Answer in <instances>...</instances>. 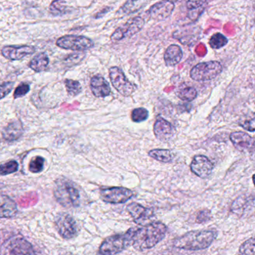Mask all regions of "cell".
I'll list each match as a JSON object with an SVG mask.
<instances>
[{
  "mask_svg": "<svg viewBox=\"0 0 255 255\" xmlns=\"http://www.w3.org/2000/svg\"><path fill=\"white\" fill-rule=\"evenodd\" d=\"M148 111L144 108L135 109L131 114V119L132 122L135 123L144 122L148 118Z\"/></svg>",
  "mask_w": 255,
  "mask_h": 255,
  "instance_id": "d6a6232c",
  "label": "cell"
},
{
  "mask_svg": "<svg viewBox=\"0 0 255 255\" xmlns=\"http://www.w3.org/2000/svg\"><path fill=\"white\" fill-rule=\"evenodd\" d=\"M48 56L45 53H41L39 54L36 55L33 59L31 60L29 63V68L33 70L35 72H42L47 69L49 65Z\"/></svg>",
  "mask_w": 255,
  "mask_h": 255,
  "instance_id": "d4e9b609",
  "label": "cell"
},
{
  "mask_svg": "<svg viewBox=\"0 0 255 255\" xmlns=\"http://www.w3.org/2000/svg\"><path fill=\"white\" fill-rule=\"evenodd\" d=\"M35 49L31 46H7L2 50V54L9 60H20L25 56L35 53Z\"/></svg>",
  "mask_w": 255,
  "mask_h": 255,
  "instance_id": "e0dca14e",
  "label": "cell"
},
{
  "mask_svg": "<svg viewBox=\"0 0 255 255\" xmlns=\"http://www.w3.org/2000/svg\"><path fill=\"white\" fill-rule=\"evenodd\" d=\"M145 24L144 18L139 16L132 17L126 23L119 26L111 36V40L114 42L122 41L127 38H130L139 32Z\"/></svg>",
  "mask_w": 255,
  "mask_h": 255,
  "instance_id": "8992f818",
  "label": "cell"
},
{
  "mask_svg": "<svg viewBox=\"0 0 255 255\" xmlns=\"http://www.w3.org/2000/svg\"><path fill=\"white\" fill-rule=\"evenodd\" d=\"M4 255H35L30 243L21 237L8 240L3 246Z\"/></svg>",
  "mask_w": 255,
  "mask_h": 255,
  "instance_id": "9c48e42d",
  "label": "cell"
},
{
  "mask_svg": "<svg viewBox=\"0 0 255 255\" xmlns=\"http://www.w3.org/2000/svg\"><path fill=\"white\" fill-rule=\"evenodd\" d=\"M255 238L249 239L240 247L239 255H255Z\"/></svg>",
  "mask_w": 255,
  "mask_h": 255,
  "instance_id": "4dcf8cb0",
  "label": "cell"
},
{
  "mask_svg": "<svg viewBox=\"0 0 255 255\" xmlns=\"http://www.w3.org/2000/svg\"><path fill=\"white\" fill-rule=\"evenodd\" d=\"M65 84L67 92L70 96H77L79 94L81 93L82 90H83L81 84L76 80H66L65 81Z\"/></svg>",
  "mask_w": 255,
  "mask_h": 255,
  "instance_id": "f546056e",
  "label": "cell"
},
{
  "mask_svg": "<svg viewBox=\"0 0 255 255\" xmlns=\"http://www.w3.org/2000/svg\"><path fill=\"white\" fill-rule=\"evenodd\" d=\"M183 56V50L177 44H171L165 50L164 60L168 67H174L180 63Z\"/></svg>",
  "mask_w": 255,
  "mask_h": 255,
  "instance_id": "603a6c76",
  "label": "cell"
},
{
  "mask_svg": "<svg viewBox=\"0 0 255 255\" xmlns=\"http://www.w3.org/2000/svg\"><path fill=\"white\" fill-rule=\"evenodd\" d=\"M153 132L157 139L166 142L171 141V138L174 137L175 129L169 122L163 118L159 117L156 119L153 126Z\"/></svg>",
  "mask_w": 255,
  "mask_h": 255,
  "instance_id": "2e32d148",
  "label": "cell"
},
{
  "mask_svg": "<svg viewBox=\"0 0 255 255\" xmlns=\"http://www.w3.org/2000/svg\"><path fill=\"white\" fill-rule=\"evenodd\" d=\"M91 90L97 98H106L111 94V88L108 82L101 75L92 77L90 83Z\"/></svg>",
  "mask_w": 255,
  "mask_h": 255,
  "instance_id": "ac0fdd59",
  "label": "cell"
},
{
  "mask_svg": "<svg viewBox=\"0 0 255 255\" xmlns=\"http://www.w3.org/2000/svg\"><path fill=\"white\" fill-rule=\"evenodd\" d=\"M101 198L110 204H124L133 196L130 189L125 187H110L102 189L100 192Z\"/></svg>",
  "mask_w": 255,
  "mask_h": 255,
  "instance_id": "30bf717a",
  "label": "cell"
},
{
  "mask_svg": "<svg viewBox=\"0 0 255 255\" xmlns=\"http://www.w3.org/2000/svg\"><path fill=\"white\" fill-rule=\"evenodd\" d=\"M167 231L166 225L161 222H153L142 228H135L132 247L140 252L152 249L165 238Z\"/></svg>",
  "mask_w": 255,
  "mask_h": 255,
  "instance_id": "6da1fadb",
  "label": "cell"
},
{
  "mask_svg": "<svg viewBox=\"0 0 255 255\" xmlns=\"http://www.w3.org/2000/svg\"><path fill=\"white\" fill-rule=\"evenodd\" d=\"M147 4V2L144 1H128L121 8L119 13L124 14H129L138 11L142 7Z\"/></svg>",
  "mask_w": 255,
  "mask_h": 255,
  "instance_id": "4316f807",
  "label": "cell"
},
{
  "mask_svg": "<svg viewBox=\"0 0 255 255\" xmlns=\"http://www.w3.org/2000/svg\"><path fill=\"white\" fill-rule=\"evenodd\" d=\"M29 90H30V86H29V84H27V83H21L20 86H17V89L14 91V99H17V98L25 96L29 92Z\"/></svg>",
  "mask_w": 255,
  "mask_h": 255,
  "instance_id": "e575fe53",
  "label": "cell"
},
{
  "mask_svg": "<svg viewBox=\"0 0 255 255\" xmlns=\"http://www.w3.org/2000/svg\"><path fill=\"white\" fill-rule=\"evenodd\" d=\"M207 1H188L186 2L187 17L192 22H195L207 8Z\"/></svg>",
  "mask_w": 255,
  "mask_h": 255,
  "instance_id": "cb8c5ba5",
  "label": "cell"
},
{
  "mask_svg": "<svg viewBox=\"0 0 255 255\" xmlns=\"http://www.w3.org/2000/svg\"><path fill=\"white\" fill-rule=\"evenodd\" d=\"M149 156L159 162L168 163L173 159V154L171 150L167 149H154L149 151Z\"/></svg>",
  "mask_w": 255,
  "mask_h": 255,
  "instance_id": "484cf974",
  "label": "cell"
},
{
  "mask_svg": "<svg viewBox=\"0 0 255 255\" xmlns=\"http://www.w3.org/2000/svg\"><path fill=\"white\" fill-rule=\"evenodd\" d=\"M127 210L137 225H145L153 222L154 212L152 208H147L138 203H131L127 207Z\"/></svg>",
  "mask_w": 255,
  "mask_h": 255,
  "instance_id": "8fae6325",
  "label": "cell"
},
{
  "mask_svg": "<svg viewBox=\"0 0 255 255\" xmlns=\"http://www.w3.org/2000/svg\"><path fill=\"white\" fill-rule=\"evenodd\" d=\"M255 118L249 117V119H244L240 122V125L249 132H255Z\"/></svg>",
  "mask_w": 255,
  "mask_h": 255,
  "instance_id": "8d00e7d4",
  "label": "cell"
},
{
  "mask_svg": "<svg viewBox=\"0 0 255 255\" xmlns=\"http://www.w3.org/2000/svg\"><path fill=\"white\" fill-rule=\"evenodd\" d=\"M56 45L65 50L84 51L92 49L95 44L92 40L85 36L66 35L59 38L56 41Z\"/></svg>",
  "mask_w": 255,
  "mask_h": 255,
  "instance_id": "ba28073f",
  "label": "cell"
},
{
  "mask_svg": "<svg viewBox=\"0 0 255 255\" xmlns=\"http://www.w3.org/2000/svg\"><path fill=\"white\" fill-rule=\"evenodd\" d=\"M254 206H255V198L253 195L252 196L241 195L236 198L235 201L233 202L231 210L233 213L241 217L248 210H250V208L253 209Z\"/></svg>",
  "mask_w": 255,
  "mask_h": 255,
  "instance_id": "ffe728a7",
  "label": "cell"
},
{
  "mask_svg": "<svg viewBox=\"0 0 255 255\" xmlns=\"http://www.w3.org/2000/svg\"><path fill=\"white\" fill-rule=\"evenodd\" d=\"M210 218H211V213H210V210H201L197 215L196 222L199 224L205 223L210 220Z\"/></svg>",
  "mask_w": 255,
  "mask_h": 255,
  "instance_id": "74e56055",
  "label": "cell"
},
{
  "mask_svg": "<svg viewBox=\"0 0 255 255\" xmlns=\"http://www.w3.org/2000/svg\"><path fill=\"white\" fill-rule=\"evenodd\" d=\"M56 228L59 234L66 240L74 238L77 236V225L72 216L67 213L57 215L55 220Z\"/></svg>",
  "mask_w": 255,
  "mask_h": 255,
  "instance_id": "7c38bea8",
  "label": "cell"
},
{
  "mask_svg": "<svg viewBox=\"0 0 255 255\" xmlns=\"http://www.w3.org/2000/svg\"><path fill=\"white\" fill-rule=\"evenodd\" d=\"M23 133V125L20 121H14L8 124L2 130V137L7 141L18 140Z\"/></svg>",
  "mask_w": 255,
  "mask_h": 255,
  "instance_id": "7402d4cb",
  "label": "cell"
},
{
  "mask_svg": "<svg viewBox=\"0 0 255 255\" xmlns=\"http://www.w3.org/2000/svg\"><path fill=\"white\" fill-rule=\"evenodd\" d=\"M222 69V65L217 61L201 62L191 70L190 77L197 82L210 81L217 77Z\"/></svg>",
  "mask_w": 255,
  "mask_h": 255,
  "instance_id": "5b68a950",
  "label": "cell"
},
{
  "mask_svg": "<svg viewBox=\"0 0 255 255\" xmlns=\"http://www.w3.org/2000/svg\"><path fill=\"white\" fill-rule=\"evenodd\" d=\"M14 83L12 82L0 84V100L9 95L14 88Z\"/></svg>",
  "mask_w": 255,
  "mask_h": 255,
  "instance_id": "d590c367",
  "label": "cell"
},
{
  "mask_svg": "<svg viewBox=\"0 0 255 255\" xmlns=\"http://www.w3.org/2000/svg\"><path fill=\"white\" fill-rule=\"evenodd\" d=\"M44 159L41 156H36L29 163V171L32 173H39L44 169Z\"/></svg>",
  "mask_w": 255,
  "mask_h": 255,
  "instance_id": "836d02e7",
  "label": "cell"
},
{
  "mask_svg": "<svg viewBox=\"0 0 255 255\" xmlns=\"http://www.w3.org/2000/svg\"><path fill=\"white\" fill-rule=\"evenodd\" d=\"M228 38L225 35L221 33H216L210 38L209 44H210L211 48L214 49V50H218V49L225 47L228 44Z\"/></svg>",
  "mask_w": 255,
  "mask_h": 255,
  "instance_id": "f1b7e54d",
  "label": "cell"
},
{
  "mask_svg": "<svg viewBox=\"0 0 255 255\" xmlns=\"http://www.w3.org/2000/svg\"><path fill=\"white\" fill-rule=\"evenodd\" d=\"M19 165L14 160L9 161L0 165V175L5 176L16 172L18 170Z\"/></svg>",
  "mask_w": 255,
  "mask_h": 255,
  "instance_id": "1f68e13d",
  "label": "cell"
},
{
  "mask_svg": "<svg viewBox=\"0 0 255 255\" xmlns=\"http://www.w3.org/2000/svg\"><path fill=\"white\" fill-rule=\"evenodd\" d=\"M213 167L214 165L210 159L203 155L195 156L190 165L191 171L202 179L207 178L212 174Z\"/></svg>",
  "mask_w": 255,
  "mask_h": 255,
  "instance_id": "5bb4252c",
  "label": "cell"
},
{
  "mask_svg": "<svg viewBox=\"0 0 255 255\" xmlns=\"http://www.w3.org/2000/svg\"><path fill=\"white\" fill-rule=\"evenodd\" d=\"M54 195L59 204L63 207H78L80 204V191L71 180L60 178L56 180Z\"/></svg>",
  "mask_w": 255,
  "mask_h": 255,
  "instance_id": "3957f363",
  "label": "cell"
},
{
  "mask_svg": "<svg viewBox=\"0 0 255 255\" xmlns=\"http://www.w3.org/2000/svg\"><path fill=\"white\" fill-rule=\"evenodd\" d=\"M110 78L113 87L124 97H129L135 92V86L128 80L125 73L119 67L110 69Z\"/></svg>",
  "mask_w": 255,
  "mask_h": 255,
  "instance_id": "52a82bcc",
  "label": "cell"
},
{
  "mask_svg": "<svg viewBox=\"0 0 255 255\" xmlns=\"http://www.w3.org/2000/svg\"><path fill=\"white\" fill-rule=\"evenodd\" d=\"M135 228H131L126 233L112 236L106 239L99 249L102 255H115L121 253L132 245V237Z\"/></svg>",
  "mask_w": 255,
  "mask_h": 255,
  "instance_id": "277c9868",
  "label": "cell"
},
{
  "mask_svg": "<svg viewBox=\"0 0 255 255\" xmlns=\"http://www.w3.org/2000/svg\"><path fill=\"white\" fill-rule=\"evenodd\" d=\"M201 29L199 26H184L173 33V38L184 45L192 46L201 38Z\"/></svg>",
  "mask_w": 255,
  "mask_h": 255,
  "instance_id": "4fadbf2b",
  "label": "cell"
},
{
  "mask_svg": "<svg viewBox=\"0 0 255 255\" xmlns=\"http://www.w3.org/2000/svg\"><path fill=\"white\" fill-rule=\"evenodd\" d=\"M213 231H192L176 239L174 247L189 251H198L207 249L216 239Z\"/></svg>",
  "mask_w": 255,
  "mask_h": 255,
  "instance_id": "7a4b0ae2",
  "label": "cell"
},
{
  "mask_svg": "<svg viewBox=\"0 0 255 255\" xmlns=\"http://www.w3.org/2000/svg\"><path fill=\"white\" fill-rule=\"evenodd\" d=\"M177 96L180 98L181 101H186V102H191L197 98L196 89L193 87H183L179 89L176 93Z\"/></svg>",
  "mask_w": 255,
  "mask_h": 255,
  "instance_id": "83f0119b",
  "label": "cell"
},
{
  "mask_svg": "<svg viewBox=\"0 0 255 255\" xmlns=\"http://www.w3.org/2000/svg\"><path fill=\"white\" fill-rule=\"evenodd\" d=\"M17 213L16 203L8 195L0 194V218H12Z\"/></svg>",
  "mask_w": 255,
  "mask_h": 255,
  "instance_id": "44dd1931",
  "label": "cell"
},
{
  "mask_svg": "<svg viewBox=\"0 0 255 255\" xmlns=\"http://www.w3.org/2000/svg\"><path fill=\"white\" fill-rule=\"evenodd\" d=\"M175 8L171 1H162L152 5L147 11L150 18L156 21H162L169 17Z\"/></svg>",
  "mask_w": 255,
  "mask_h": 255,
  "instance_id": "9a60e30c",
  "label": "cell"
},
{
  "mask_svg": "<svg viewBox=\"0 0 255 255\" xmlns=\"http://www.w3.org/2000/svg\"><path fill=\"white\" fill-rule=\"evenodd\" d=\"M231 141L237 150L243 152L254 147V138L244 132H234L230 135Z\"/></svg>",
  "mask_w": 255,
  "mask_h": 255,
  "instance_id": "d6986e66",
  "label": "cell"
},
{
  "mask_svg": "<svg viewBox=\"0 0 255 255\" xmlns=\"http://www.w3.org/2000/svg\"><path fill=\"white\" fill-rule=\"evenodd\" d=\"M4 186H5V185H4L3 183H0V189H2Z\"/></svg>",
  "mask_w": 255,
  "mask_h": 255,
  "instance_id": "f35d334b",
  "label": "cell"
}]
</instances>
